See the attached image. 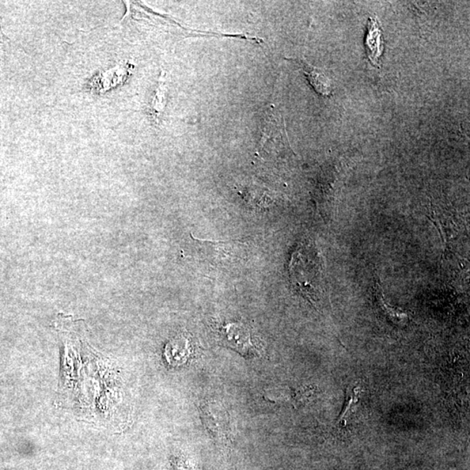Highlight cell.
<instances>
[{
	"instance_id": "cell-5",
	"label": "cell",
	"mask_w": 470,
	"mask_h": 470,
	"mask_svg": "<svg viewBox=\"0 0 470 470\" xmlns=\"http://www.w3.org/2000/svg\"><path fill=\"white\" fill-rule=\"evenodd\" d=\"M168 90L166 73L161 71L149 107L150 115L156 124L160 123L161 118L164 115L166 103H168Z\"/></svg>"
},
{
	"instance_id": "cell-2",
	"label": "cell",
	"mask_w": 470,
	"mask_h": 470,
	"mask_svg": "<svg viewBox=\"0 0 470 470\" xmlns=\"http://www.w3.org/2000/svg\"><path fill=\"white\" fill-rule=\"evenodd\" d=\"M199 246L200 255L217 267L230 268L241 263L246 256V244L240 241H215L193 237Z\"/></svg>"
},
{
	"instance_id": "cell-4",
	"label": "cell",
	"mask_w": 470,
	"mask_h": 470,
	"mask_svg": "<svg viewBox=\"0 0 470 470\" xmlns=\"http://www.w3.org/2000/svg\"><path fill=\"white\" fill-rule=\"evenodd\" d=\"M297 62L302 70L304 71L306 78H308L310 84L313 86L317 93L323 96H331L332 93V85L331 79L325 74L324 71L313 67L304 59H292Z\"/></svg>"
},
{
	"instance_id": "cell-3",
	"label": "cell",
	"mask_w": 470,
	"mask_h": 470,
	"mask_svg": "<svg viewBox=\"0 0 470 470\" xmlns=\"http://www.w3.org/2000/svg\"><path fill=\"white\" fill-rule=\"evenodd\" d=\"M222 340L243 355H256L257 345L253 343L251 329L243 323H229L222 328Z\"/></svg>"
},
{
	"instance_id": "cell-1",
	"label": "cell",
	"mask_w": 470,
	"mask_h": 470,
	"mask_svg": "<svg viewBox=\"0 0 470 470\" xmlns=\"http://www.w3.org/2000/svg\"><path fill=\"white\" fill-rule=\"evenodd\" d=\"M292 283L299 293L309 301L319 297L322 282L320 257L311 246L299 248L294 253L290 265Z\"/></svg>"
},
{
	"instance_id": "cell-6",
	"label": "cell",
	"mask_w": 470,
	"mask_h": 470,
	"mask_svg": "<svg viewBox=\"0 0 470 470\" xmlns=\"http://www.w3.org/2000/svg\"><path fill=\"white\" fill-rule=\"evenodd\" d=\"M367 51L369 55L370 62L377 66L378 64L379 57L381 56L382 52V31L379 22L374 18H371L369 23V33H367Z\"/></svg>"
}]
</instances>
